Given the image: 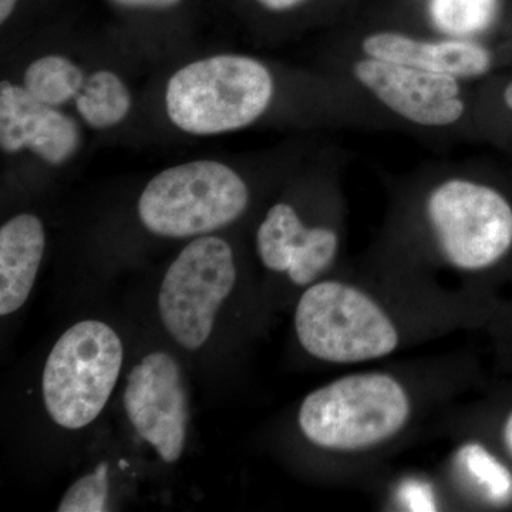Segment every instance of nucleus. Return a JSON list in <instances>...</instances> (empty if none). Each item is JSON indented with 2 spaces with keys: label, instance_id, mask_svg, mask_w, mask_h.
<instances>
[{
  "label": "nucleus",
  "instance_id": "f257e3e1",
  "mask_svg": "<svg viewBox=\"0 0 512 512\" xmlns=\"http://www.w3.org/2000/svg\"><path fill=\"white\" fill-rule=\"evenodd\" d=\"M275 90L271 69L255 57H205L170 77L165 110L171 123L184 133L217 136L252 126L264 117Z\"/></svg>",
  "mask_w": 512,
  "mask_h": 512
},
{
  "label": "nucleus",
  "instance_id": "f03ea898",
  "mask_svg": "<svg viewBox=\"0 0 512 512\" xmlns=\"http://www.w3.org/2000/svg\"><path fill=\"white\" fill-rule=\"evenodd\" d=\"M410 413L409 394L396 377L356 373L309 393L299 410V427L320 448L360 451L396 437Z\"/></svg>",
  "mask_w": 512,
  "mask_h": 512
},
{
  "label": "nucleus",
  "instance_id": "7ed1b4c3",
  "mask_svg": "<svg viewBox=\"0 0 512 512\" xmlns=\"http://www.w3.org/2000/svg\"><path fill=\"white\" fill-rule=\"evenodd\" d=\"M423 214L441 258L458 271H484L512 248L510 202L466 174L444 175L431 185Z\"/></svg>",
  "mask_w": 512,
  "mask_h": 512
},
{
  "label": "nucleus",
  "instance_id": "20e7f679",
  "mask_svg": "<svg viewBox=\"0 0 512 512\" xmlns=\"http://www.w3.org/2000/svg\"><path fill=\"white\" fill-rule=\"evenodd\" d=\"M248 202V185L237 171L220 161L197 160L151 178L138 200V217L160 237H202L237 221Z\"/></svg>",
  "mask_w": 512,
  "mask_h": 512
},
{
  "label": "nucleus",
  "instance_id": "39448f33",
  "mask_svg": "<svg viewBox=\"0 0 512 512\" xmlns=\"http://www.w3.org/2000/svg\"><path fill=\"white\" fill-rule=\"evenodd\" d=\"M295 329L309 355L339 365L382 359L400 342L396 325L375 299L338 281L318 282L303 293Z\"/></svg>",
  "mask_w": 512,
  "mask_h": 512
},
{
  "label": "nucleus",
  "instance_id": "423d86ee",
  "mask_svg": "<svg viewBox=\"0 0 512 512\" xmlns=\"http://www.w3.org/2000/svg\"><path fill=\"white\" fill-rule=\"evenodd\" d=\"M121 365L123 345L106 323L86 320L66 330L43 372V399L50 417L64 429L89 426L109 402Z\"/></svg>",
  "mask_w": 512,
  "mask_h": 512
},
{
  "label": "nucleus",
  "instance_id": "0eeeda50",
  "mask_svg": "<svg viewBox=\"0 0 512 512\" xmlns=\"http://www.w3.org/2000/svg\"><path fill=\"white\" fill-rule=\"evenodd\" d=\"M237 281L234 254L224 239L202 235L180 252L161 284L158 308L165 329L183 348L200 349Z\"/></svg>",
  "mask_w": 512,
  "mask_h": 512
},
{
  "label": "nucleus",
  "instance_id": "6e6552de",
  "mask_svg": "<svg viewBox=\"0 0 512 512\" xmlns=\"http://www.w3.org/2000/svg\"><path fill=\"white\" fill-rule=\"evenodd\" d=\"M350 82L387 114L409 127L450 130L466 120V83L448 74L355 55L348 62Z\"/></svg>",
  "mask_w": 512,
  "mask_h": 512
},
{
  "label": "nucleus",
  "instance_id": "1a4fd4ad",
  "mask_svg": "<svg viewBox=\"0 0 512 512\" xmlns=\"http://www.w3.org/2000/svg\"><path fill=\"white\" fill-rule=\"evenodd\" d=\"M124 407L137 433L165 463L180 460L187 439V392L177 362L164 352L144 357L128 375Z\"/></svg>",
  "mask_w": 512,
  "mask_h": 512
},
{
  "label": "nucleus",
  "instance_id": "9d476101",
  "mask_svg": "<svg viewBox=\"0 0 512 512\" xmlns=\"http://www.w3.org/2000/svg\"><path fill=\"white\" fill-rule=\"evenodd\" d=\"M79 126L59 107L33 97L23 86L0 84V147L3 153L29 150L50 165L67 163L79 150Z\"/></svg>",
  "mask_w": 512,
  "mask_h": 512
},
{
  "label": "nucleus",
  "instance_id": "9b49d317",
  "mask_svg": "<svg viewBox=\"0 0 512 512\" xmlns=\"http://www.w3.org/2000/svg\"><path fill=\"white\" fill-rule=\"evenodd\" d=\"M356 55L406 64L473 82L493 70L494 55L480 40L421 37L399 30H373L359 40Z\"/></svg>",
  "mask_w": 512,
  "mask_h": 512
},
{
  "label": "nucleus",
  "instance_id": "f8f14e48",
  "mask_svg": "<svg viewBox=\"0 0 512 512\" xmlns=\"http://www.w3.org/2000/svg\"><path fill=\"white\" fill-rule=\"evenodd\" d=\"M45 247V228L36 215H16L3 224L0 229V315H10L28 301Z\"/></svg>",
  "mask_w": 512,
  "mask_h": 512
},
{
  "label": "nucleus",
  "instance_id": "ddd939ff",
  "mask_svg": "<svg viewBox=\"0 0 512 512\" xmlns=\"http://www.w3.org/2000/svg\"><path fill=\"white\" fill-rule=\"evenodd\" d=\"M74 101L80 117L96 130L116 127L126 119L133 104L127 84L111 70H97L87 76Z\"/></svg>",
  "mask_w": 512,
  "mask_h": 512
},
{
  "label": "nucleus",
  "instance_id": "4468645a",
  "mask_svg": "<svg viewBox=\"0 0 512 512\" xmlns=\"http://www.w3.org/2000/svg\"><path fill=\"white\" fill-rule=\"evenodd\" d=\"M308 231L292 205L275 204L256 231V249L262 264L274 272H288Z\"/></svg>",
  "mask_w": 512,
  "mask_h": 512
},
{
  "label": "nucleus",
  "instance_id": "2eb2a0df",
  "mask_svg": "<svg viewBox=\"0 0 512 512\" xmlns=\"http://www.w3.org/2000/svg\"><path fill=\"white\" fill-rule=\"evenodd\" d=\"M500 0H427L430 25L440 36L478 40L493 28Z\"/></svg>",
  "mask_w": 512,
  "mask_h": 512
},
{
  "label": "nucleus",
  "instance_id": "dca6fc26",
  "mask_svg": "<svg viewBox=\"0 0 512 512\" xmlns=\"http://www.w3.org/2000/svg\"><path fill=\"white\" fill-rule=\"evenodd\" d=\"M86 76L69 57L47 55L29 64L23 76V87L37 100L60 107L76 99Z\"/></svg>",
  "mask_w": 512,
  "mask_h": 512
},
{
  "label": "nucleus",
  "instance_id": "f3484780",
  "mask_svg": "<svg viewBox=\"0 0 512 512\" xmlns=\"http://www.w3.org/2000/svg\"><path fill=\"white\" fill-rule=\"evenodd\" d=\"M339 234L336 229L318 225L309 227L308 235L293 256L289 266V279L293 284H313L323 272L328 271L339 254Z\"/></svg>",
  "mask_w": 512,
  "mask_h": 512
},
{
  "label": "nucleus",
  "instance_id": "a211bd4d",
  "mask_svg": "<svg viewBox=\"0 0 512 512\" xmlns=\"http://www.w3.org/2000/svg\"><path fill=\"white\" fill-rule=\"evenodd\" d=\"M461 463L467 473L473 477L485 494L497 503L507 501L512 495V476L500 463L495 460L484 447L478 444H468L460 454Z\"/></svg>",
  "mask_w": 512,
  "mask_h": 512
},
{
  "label": "nucleus",
  "instance_id": "6ab92c4d",
  "mask_svg": "<svg viewBox=\"0 0 512 512\" xmlns=\"http://www.w3.org/2000/svg\"><path fill=\"white\" fill-rule=\"evenodd\" d=\"M109 497V468L101 463L89 476L76 481L64 494L59 512H103Z\"/></svg>",
  "mask_w": 512,
  "mask_h": 512
},
{
  "label": "nucleus",
  "instance_id": "aec40b11",
  "mask_svg": "<svg viewBox=\"0 0 512 512\" xmlns=\"http://www.w3.org/2000/svg\"><path fill=\"white\" fill-rule=\"evenodd\" d=\"M403 498L404 503L409 501V507L412 508V510H434V503L433 500H431L429 490L419 483L404 485Z\"/></svg>",
  "mask_w": 512,
  "mask_h": 512
},
{
  "label": "nucleus",
  "instance_id": "412c9836",
  "mask_svg": "<svg viewBox=\"0 0 512 512\" xmlns=\"http://www.w3.org/2000/svg\"><path fill=\"white\" fill-rule=\"evenodd\" d=\"M113 2L126 8L168 9L177 6L181 0H113Z\"/></svg>",
  "mask_w": 512,
  "mask_h": 512
},
{
  "label": "nucleus",
  "instance_id": "4be33fe9",
  "mask_svg": "<svg viewBox=\"0 0 512 512\" xmlns=\"http://www.w3.org/2000/svg\"><path fill=\"white\" fill-rule=\"evenodd\" d=\"M259 5L264 6L265 9L272 10V12H286L293 8H298L302 3L308 0H256Z\"/></svg>",
  "mask_w": 512,
  "mask_h": 512
},
{
  "label": "nucleus",
  "instance_id": "5701e85b",
  "mask_svg": "<svg viewBox=\"0 0 512 512\" xmlns=\"http://www.w3.org/2000/svg\"><path fill=\"white\" fill-rule=\"evenodd\" d=\"M18 0H0V22L5 23L10 18Z\"/></svg>",
  "mask_w": 512,
  "mask_h": 512
},
{
  "label": "nucleus",
  "instance_id": "b1692460",
  "mask_svg": "<svg viewBox=\"0 0 512 512\" xmlns=\"http://www.w3.org/2000/svg\"><path fill=\"white\" fill-rule=\"evenodd\" d=\"M504 443L507 446L508 453L512 456V413L508 416L504 426Z\"/></svg>",
  "mask_w": 512,
  "mask_h": 512
},
{
  "label": "nucleus",
  "instance_id": "393cba45",
  "mask_svg": "<svg viewBox=\"0 0 512 512\" xmlns=\"http://www.w3.org/2000/svg\"><path fill=\"white\" fill-rule=\"evenodd\" d=\"M503 100L505 107H507L508 110L512 111V80L510 83H507V86L504 87Z\"/></svg>",
  "mask_w": 512,
  "mask_h": 512
}]
</instances>
